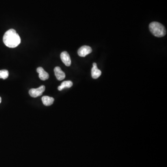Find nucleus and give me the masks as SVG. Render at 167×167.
I'll use <instances>...</instances> for the list:
<instances>
[{
  "mask_svg": "<svg viewBox=\"0 0 167 167\" xmlns=\"http://www.w3.org/2000/svg\"><path fill=\"white\" fill-rule=\"evenodd\" d=\"M73 83L71 81H64L58 87V89L59 91H62L63 89L66 88H70L73 86Z\"/></svg>",
  "mask_w": 167,
  "mask_h": 167,
  "instance_id": "9d476101",
  "label": "nucleus"
},
{
  "mask_svg": "<svg viewBox=\"0 0 167 167\" xmlns=\"http://www.w3.org/2000/svg\"><path fill=\"white\" fill-rule=\"evenodd\" d=\"M149 30L151 33L157 37H162L166 34V30L164 25L160 23L154 21L149 25Z\"/></svg>",
  "mask_w": 167,
  "mask_h": 167,
  "instance_id": "f03ea898",
  "label": "nucleus"
},
{
  "mask_svg": "<svg viewBox=\"0 0 167 167\" xmlns=\"http://www.w3.org/2000/svg\"><path fill=\"white\" fill-rule=\"evenodd\" d=\"M45 90V86H41L40 87L37 88L31 89L29 91L30 95L33 98H37L38 97L42 95Z\"/></svg>",
  "mask_w": 167,
  "mask_h": 167,
  "instance_id": "7ed1b4c3",
  "label": "nucleus"
},
{
  "mask_svg": "<svg viewBox=\"0 0 167 167\" xmlns=\"http://www.w3.org/2000/svg\"><path fill=\"white\" fill-rule=\"evenodd\" d=\"M37 72L39 73V78L41 80L44 81L49 78V74L44 70L42 67H38V68L37 69Z\"/></svg>",
  "mask_w": 167,
  "mask_h": 167,
  "instance_id": "0eeeda50",
  "label": "nucleus"
},
{
  "mask_svg": "<svg viewBox=\"0 0 167 167\" xmlns=\"http://www.w3.org/2000/svg\"><path fill=\"white\" fill-rule=\"evenodd\" d=\"M92 52V49L90 47L84 46L81 47L78 50V53L79 56L84 57Z\"/></svg>",
  "mask_w": 167,
  "mask_h": 167,
  "instance_id": "20e7f679",
  "label": "nucleus"
},
{
  "mask_svg": "<svg viewBox=\"0 0 167 167\" xmlns=\"http://www.w3.org/2000/svg\"><path fill=\"white\" fill-rule=\"evenodd\" d=\"M60 58L63 63L67 66H71V60L69 54L66 51L63 52L60 54Z\"/></svg>",
  "mask_w": 167,
  "mask_h": 167,
  "instance_id": "39448f33",
  "label": "nucleus"
},
{
  "mask_svg": "<svg viewBox=\"0 0 167 167\" xmlns=\"http://www.w3.org/2000/svg\"><path fill=\"white\" fill-rule=\"evenodd\" d=\"M41 99H42V101L44 105H46V106L51 105L53 104L54 100L53 98L47 96L43 97Z\"/></svg>",
  "mask_w": 167,
  "mask_h": 167,
  "instance_id": "1a4fd4ad",
  "label": "nucleus"
},
{
  "mask_svg": "<svg viewBox=\"0 0 167 167\" xmlns=\"http://www.w3.org/2000/svg\"><path fill=\"white\" fill-rule=\"evenodd\" d=\"M101 75V71L97 68L96 63H93V67L92 69V76L94 79L99 78Z\"/></svg>",
  "mask_w": 167,
  "mask_h": 167,
  "instance_id": "6e6552de",
  "label": "nucleus"
},
{
  "mask_svg": "<svg viewBox=\"0 0 167 167\" xmlns=\"http://www.w3.org/2000/svg\"><path fill=\"white\" fill-rule=\"evenodd\" d=\"M3 41L4 44L8 47L14 48L21 43V40L16 31L14 29H10L5 33Z\"/></svg>",
  "mask_w": 167,
  "mask_h": 167,
  "instance_id": "f257e3e1",
  "label": "nucleus"
},
{
  "mask_svg": "<svg viewBox=\"0 0 167 167\" xmlns=\"http://www.w3.org/2000/svg\"><path fill=\"white\" fill-rule=\"evenodd\" d=\"M8 76H9V73L7 70H0V79H5L8 78Z\"/></svg>",
  "mask_w": 167,
  "mask_h": 167,
  "instance_id": "9b49d317",
  "label": "nucleus"
},
{
  "mask_svg": "<svg viewBox=\"0 0 167 167\" xmlns=\"http://www.w3.org/2000/svg\"><path fill=\"white\" fill-rule=\"evenodd\" d=\"M54 72L55 75L58 80L61 81V80H63L64 79H65V77H66V74H65V73L63 72L59 66H56V67H55Z\"/></svg>",
  "mask_w": 167,
  "mask_h": 167,
  "instance_id": "423d86ee",
  "label": "nucleus"
},
{
  "mask_svg": "<svg viewBox=\"0 0 167 167\" xmlns=\"http://www.w3.org/2000/svg\"><path fill=\"white\" fill-rule=\"evenodd\" d=\"M1 102V98L0 97V103Z\"/></svg>",
  "mask_w": 167,
  "mask_h": 167,
  "instance_id": "f8f14e48",
  "label": "nucleus"
}]
</instances>
